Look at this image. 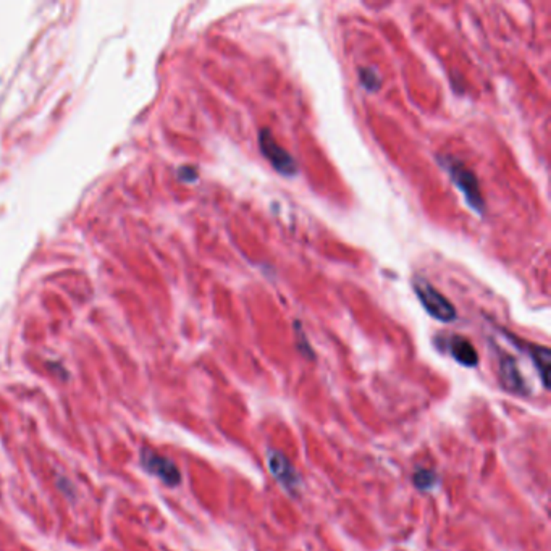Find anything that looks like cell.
Returning <instances> with one entry per match:
<instances>
[{
	"label": "cell",
	"mask_w": 551,
	"mask_h": 551,
	"mask_svg": "<svg viewBox=\"0 0 551 551\" xmlns=\"http://www.w3.org/2000/svg\"><path fill=\"white\" fill-rule=\"evenodd\" d=\"M359 81L364 88L369 91V93H375V91L380 89L382 86V78L380 74L375 72V68L372 67H363L359 68Z\"/></svg>",
	"instance_id": "9"
},
{
	"label": "cell",
	"mask_w": 551,
	"mask_h": 551,
	"mask_svg": "<svg viewBox=\"0 0 551 551\" xmlns=\"http://www.w3.org/2000/svg\"><path fill=\"white\" fill-rule=\"evenodd\" d=\"M448 351L459 364L464 367H475L479 364V353L467 338L455 335L448 339Z\"/></svg>",
	"instance_id": "8"
},
{
	"label": "cell",
	"mask_w": 551,
	"mask_h": 551,
	"mask_svg": "<svg viewBox=\"0 0 551 551\" xmlns=\"http://www.w3.org/2000/svg\"><path fill=\"white\" fill-rule=\"evenodd\" d=\"M505 332V330H503ZM506 337L511 339V342H514L517 346L522 348V351H527L529 356H531L533 365H536V369L538 372L540 378H542V383L545 388H548V375H550V361H551V353L547 346H538V344H532V343H524L519 342L514 335H510L507 332Z\"/></svg>",
	"instance_id": "7"
},
{
	"label": "cell",
	"mask_w": 551,
	"mask_h": 551,
	"mask_svg": "<svg viewBox=\"0 0 551 551\" xmlns=\"http://www.w3.org/2000/svg\"><path fill=\"white\" fill-rule=\"evenodd\" d=\"M441 169L450 175L451 181L455 183L456 188L462 193L464 199L469 204L474 212L482 215L485 212V199L480 193V185L477 176L472 170H469L462 162L453 157V155H439L436 157Z\"/></svg>",
	"instance_id": "1"
},
{
	"label": "cell",
	"mask_w": 551,
	"mask_h": 551,
	"mask_svg": "<svg viewBox=\"0 0 551 551\" xmlns=\"http://www.w3.org/2000/svg\"><path fill=\"white\" fill-rule=\"evenodd\" d=\"M413 288L415 296H417L420 301V304H422L424 309L427 311V314L445 323L456 320V307L453 306V302L448 299L445 294H441L429 280H425L424 277H414Z\"/></svg>",
	"instance_id": "2"
},
{
	"label": "cell",
	"mask_w": 551,
	"mask_h": 551,
	"mask_svg": "<svg viewBox=\"0 0 551 551\" xmlns=\"http://www.w3.org/2000/svg\"><path fill=\"white\" fill-rule=\"evenodd\" d=\"M296 333H298V339H301V342H302V343H299V348H301V351H302V354L307 356V358H314V353H312V348L309 346V343H307L306 335L301 332L299 322L296 323Z\"/></svg>",
	"instance_id": "11"
},
{
	"label": "cell",
	"mask_w": 551,
	"mask_h": 551,
	"mask_svg": "<svg viewBox=\"0 0 551 551\" xmlns=\"http://www.w3.org/2000/svg\"><path fill=\"white\" fill-rule=\"evenodd\" d=\"M259 148L275 170L283 176H294L298 174V164L291 157V154L275 141L272 131L268 128H262L259 133Z\"/></svg>",
	"instance_id": "3"
},
{
	"label": "cell",
	"mask_w": 551,
	"mask_h": 551,
	"mask_svg": "<svg viewBox=\"0 0 551 551\" xmlns=\"http://www.w3.org/2000/svg\"><path fill=\"white\" fill-rule=\"evenodd\" d=\"M141 462L145 471L159 477L165 485L175 487L181 482V474L178 471L176 464L149 448H144L141 451Z\"/></svg>",
	"instance_id": "4"
},
{
	"label": "cell",
	"mask_w": 551,
	"mask_h": 551,
	"mask_svg": "<svg viewBox=\"0 0 551 551\" xmlns=\"http://www.w3.org/2000/svg\"><path fill=\"white\" fill-rule=\"evenodd\" d=\"M414 484L420 490H434L436 487V475L429 469H417L414 474Z\"/></svg>",
	"instance_id": "10"
},
{
	"label": "cell",
	"mask_w": 551,
	"mask_h": 551,
	"mask_svg": "<svg viewBox=\"0 0 551 551\" xmlns=\"http://www.w3.org/2000/svg\"><path fill=\"white\" fill-rule=\"evenodd\" d=\"M267 464L270 469V474L273 475V479L282 485L285 490H288L290 493H296L301 488V479L293 464L290 462V459L286 458L283 453L277 450H268L267 453Z\"/></svg>",
	"instance_id": "5"
},
{
	"label": "cell",
	"mask_w": 551,
	"mask_h": 551,
	"mask_svg": "<svg viewBox=\"0 0 551 551\" xmlns=\"http://www.w3.org/2000/svg\"><path fill=\"white\" fill-rule=\"evenodd\" d=\"M500 382L503 388H506V390L511 393H529V388L521 374L519 365H517L516 359L511 358L510 354H501L500 358Z\"/></svg>",
	"instance_id": "6"
}]
</instances>
